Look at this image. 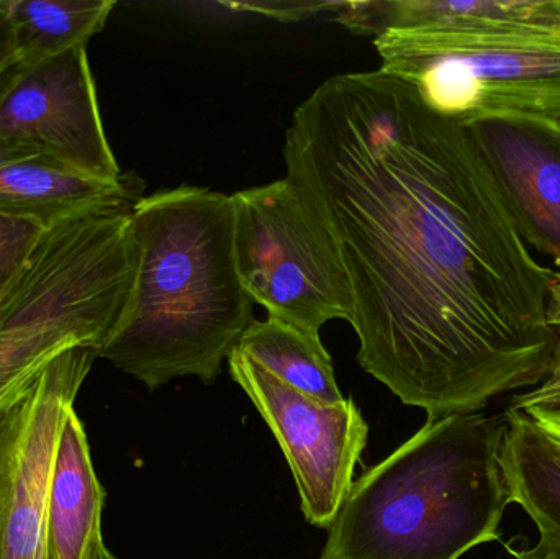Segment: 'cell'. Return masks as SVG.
<instances>
[{
	"label": "cell",
	"mask_w": 560,
	"mask_h": 559,
	"mask_svg": "<svg viewBox=\"0 0 560 559\" xmlns=\"http://www.w3.org/2000/svg\"><path fill=\"white\" fill-rule=\"evenodd\" d=\"M283 161L345 282L365 373L428 422L545 381L560 272L529 252L469 128L381 69L348 72L295 108Z\"/></svg>",
	"instance_id": "6da1fadb"
},
{
	"label": "cell",
	"mask_w": 560,
	"mask_h": 559,
	"mask_svg": "<svg viewBox=\"0 0 560 559\" xmlns=\"http://www.w3.org/2000/svg\"><path fill=\"white\" fill-rule=\"evenodd\" d=\"M133 294L97 357L158 389L174 377L212 383L252 325L236 259L233 196L184 186L138 197Z\"/></svg>",
	"instance_id": "7a4b0ae2"
},
{
	"label": "cell",
	"mask_w": 560,
	"mask_h": 559,
	"mask_svg": "<svg viewBox=\"0 0 560 559\" xmlns=\"http://www.w3.org/2000/svg\"><path fill=\"white\" fill-rule=\"evenodd\" d=\"M506 432V412L427 422L352 482L319 559H459L499 541Z\"/></svg>",
	"instance_id": "3957f363"
},
{
	"label": "cell",
	"mask_w": 560,
	"mask_h": 559,
	"mask_svg": "<svg viewBox=\"0 0 560 559\" xmlns=\"http://www.w3.org/2000/svg\"><path fill=\"white\" fill-rule=\"evenodd\" d=\"M374 45L381 71L407 82L447 120L560 124V32L388 30Z\"/></svg>",
	"instance_id": "277c9868"
},
{
	"label": "cell",
	"mask_w": 560,
	"mask_h": 559,
	"mask_svg": "<svg viewBox=\"0 0 560 559\" xmlns=\"http://www.w3.org/2000/svg\"><path fill=\"white\" fill-rule=\"evenodd\" d=\"M236 259L255 304L310 335L349 321L341 275L287 177L233 194Z\"/></svg>",
	"instance_id": "5b68a950"
},
{
	"label": "cell",
	"mask_w": 560,
	"mask_h": 559,
	"mask_svg": "<svg viewBox=\"0 0 560 559\" xmlns=\"http://www.w3.org/2000/svg\"><path fill=\"white\" fill-rule=\"evenodd\" d=\"M94 358L92 348L62 351L0 407V559H51L52 456Z\"/></svg>",
	"instance_id": "8992f818"
},
{
	"label": "cell",
	"mask_w": 560,
	"mask_h": 559,
	"mask_svg": "<svg viewBox=\"0 0 560 559\" xmlns=\"http://www.w3.org/2000/svg\"><path fill=\"white\" fill-rule=\"evenodd\" d=\"M233 380L243 387L289 462L306 522L329 531L368 442V423L351 399H313L233 350Z\"/></svg>",
	"instance_id": "52a82bcc"
},
{
	"label": "cell",
	"mask_w": 560,
	"mask_h": 559,
	"mask_svg": "<svg viewBox=\"0 0 560 559\" xmlns=\"http://www.w3.org/2000/svg\"><path fill=\"white\" fill-rule=\"evenodd\" d=\"M0 140L36 148L104 183L125 179L105 135L88 48L0 71Z\"/></svg>",
	"instance_id": "ba28073f"
},
{
	"label": "cell",
	"mask_w": 560,
	"mask_h": 559,
	"mask_svg": "<svg viewBox=\"0 0 560 559\" xmlns=\"http://www.w3.org/2000/svg\"><path fill=\"white\" fill-rule=\"evenodd\" d=\"M526 245L560 268V124L483 118L467 125ZM560 272V271H559Z\"/></svg>",
	"instance_id": "9c48e42d"
},
{
	"label": "cell",
	"mask_w": 560,
	"mask_h": 559,
	"mask_svg": "<svg viewBox=\"0 0 560 559\" xmlns=\"http://www.w3.org/2000/svg\"><path fill=\"white\" fill-rule=\"evenodd\" d=\"M133 184L85 176L36 148L0 140V213L45 229L75 217L131 206Z\"/></svg>",
	"instance_id": "30bf717a"
},
{
	"label": "cell",
	"mask_w": 560,
	"mask_h": 559,
	"mask_svg": "<svg viewBox=\"0 0 560 559\" xmlns=\"http://www.w3.org/2000/svg\"><path fill=\"white\" fill-rule=\"evenodd\" d=\"M336 22L377 38L388 30L560 32V0H372L339 2Z\"/></svg>",
	"instance_id": "8fae6325"
},
{
	"label": "cell",
	"mask_w": 560,
	"mask_h": 559,
	"mask_svg": "<svg viewBox=\"0 0 560 559\" xmlns=\"http://www.w3.org/2000/svg\"><path fill=\"white\" fill-rule=\"evenodd\" d=\"M105 491L92 465L84 426L74 409L62 422L48 485L51 559H85L102 535Z\"/></svg>",
	"instance_id": "7c38bea8"
},
{
	"label": "cell",
	"mask_w": 560,
	"mask_h": 559,
	"mask_svg": "<svg viewBox=\"0 0 560 559\" xmlns=\"http://www.w3.org/2000/svg\"><path fill=\"white\" fill-rule=\"evenodd\" d=\"M505 412L502 463L512 504L528 514L539 534L560 538V440L523 414Z\"/></svg>",
	"instance_id": "4fadbf2b"
},
{
	"label": "cell",
	"mask_w": 560,
	"mask_h": 559,
	"mask_svg": "<svg viewBox=\"0 0 560 559\" xmlns=\"http://www.w3.org/2000/svg\"><path fill=\"white\" fill-rule=\"evenodd\" d=\"M235 350L313 399L328 404L345 399L319 335L305 334L279 318L268 317L253 321Z\"/></svg>",
	"instance_id": "5bb4252c"
},
{
	"label": "cell",
	"mask_w": 560,
	"mask_h": 559,
	"mask_svg": "<svg viewBox=\"0 0 560 559\" xmlns=\"http://www.w3.org/2000/svg\"><path fill=\"white\" fill-rule=\"evenodd\" d=\"M114 9L112 0H9L16 59L36 61L88 48Z\"/></svg>",
	"instance_id": "9a60e30c"
},
{
	"label": "cell",
	"mask_w": 560,
	"mask_h": 559,
	"mask_svg": "<svg viewBox=\"0 0 560 559\" xmlns=\"http://www.w3.org/2000/svg\"><path fill=\"white\" fill-rule=\"evenodd\" d=\"M549 324L558 331L559 343L552 360L551 370L541 384L516 394L510 403V412L523 414L532 420L545 419V417L560 414V278L552 284L549 292L548 307Z\"/></svg>",
	"instance_id": "2e32d148"
},
{
	"label": "cell",
	"mask_w": 560,
	"mask_h": 559,
	"mask_svg": "<svg viewBox=\"0 0 560 559\" xmlns=\"http://www.w3.org/2000/svg\"><path fill=\"white\" fill-rule=\"evenodd\" d=\"M48 229L0 213V301L7 294Z\"/></svg>",
	"instance_id": "e0dca14e"
},
{
	"label": "cell",
	"mask_w": 560,
	"mask_h": 559,
	"mask_svg": "<svg viewBox=\"0 0 560 559\" xmlns=\"http://www.w3.org/2000/svg\"><path fill=\"white\" fill-rule=\"evenodd\" d=\"M48 363L28 348L0 337V407L28 386Z\"/></svg>",
	"instance_id": "ac0fdd59"
},
{
	"label": "cell",
	"mask_w": 560,
	"mask_h": 559,
	"mask_svg": "<svg viewBox=\"0 0 560 559\" xmlns=\"http://www.w3.org/2000/svg\"><path fill=\"white\" fill-rule=\"evenodd\" d=\"M7 9H9V0H0V71H3L16 59L12 26H10Z\"/></svg>",
	"instance_id": "d6986e66"
},
{
	"label": "cell",
	"mask_w": 560,
	"mask_h": 559,
	"mask_svg": "<svg viewBox=\"0 0 560 559\" xmlns=\"http://www.w3.org/2000/svg\"><path fill=\"white\" fill-rule=\"evenodd\" d=\"M515 559H560V538L539 534V540L526 550H512Z\"/></svg>",
	"instance_id": "ffe728a7"
},
{
	"label": "cell",
	"mask_w": 560,
	"mask_h": 559,
	"mask_svg": "<svg viewBox=\"0 0 560 559\" xmlns=\"http://www.w3.org/2000/svg\"><path fill=\"white\" fill-rule=\"evenodd\" d=\"M85 559H118L115 557L114 554H112L110 550H108L107 547H105L104 544V537L102 535H98L97 538H95L94 544H92L91 550H89L88 557Z\"/></svg>",
	"instance_id": "44dd1931"
},
{
	"label": "cell",
	"mask_w": 560,
	"mask_h": 559,
	"mask_svg": "<svg viewBox=\"0 0 560 559\" xmlns=\"http://www.w3.org/2000/svg\"><path fill=\"white\" fill-rule=\"evenodd\" d=\"M532 422H535L536 426L541 427L542 430L560 440V414L558 416L545 417V419L532 420Z\"/></svg>",
	"instance_id": "7402d4cb"
}]
</instances>
